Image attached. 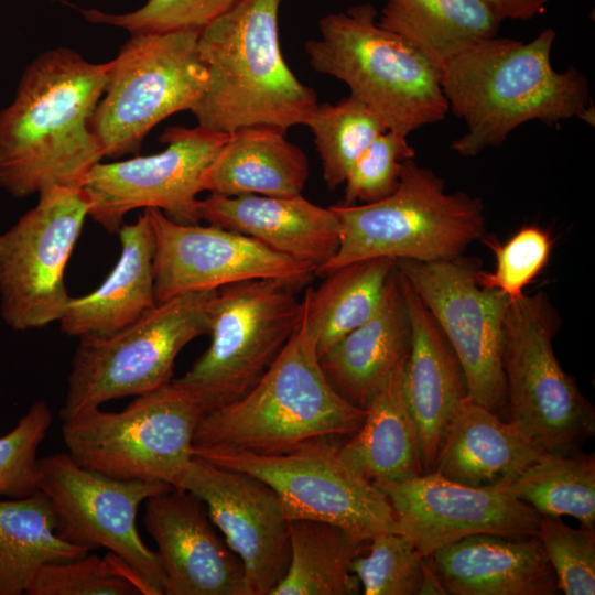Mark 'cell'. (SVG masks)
Wrapping results in <instances>:
<instances>
[{
    "label": "cell",
    "mask_w": 595,
    "mask_h": 595,
    "mask_svg": "<svg viewBox=\"0 0 595 595\" xmlns=\"http://www.w3.org/2000/svg\"><path fill=\"white\" fill-rule=\"evenodd\" d=\"M111 68L73 50L42 53L0 111V186L14 197L51 187H82L104 158L90 119Z\"/></svg>",
    "instance_id": "1"
},
{
    "label": "cell",
    "mask_w": 595,
    "mask_h": 595,
    "mask_svg": "<svg viewBox=\"0 0 595 595\" xmlns=\"http://www.w3.org/2000/svg\"><path fill=\"white\" fill-rule=\"evenodd\" d=\"M556 37L548 28L530 42L489 37L476 42L441 69L448 110L467 131L452 143L462 156L501 144L528 121L554 125L576 117L594 125L587 78L575 67L551 63Z\"/></svg>",
    "instance_id": "2"
},
{
    "label": "cell",
    "mask_w": 595,
    "mask_h": 595,
    "mask_svg": "<svg viewBox=\"0 0 595 595\" xmlns=\"http://www.w3.org/2000/svg\"><path fill=\"white\" fill-rule=\"evenodd\" d=\"M283 0H240L198 33L197 48L207 73L192 110L198 126L223 133L266 126L305 125L317 106L283 58L279 12Z\"/></svg>",
    "instance_id": "3"
},
{
    "label": "cell",
    "mask_w": 595,
    "mask_h": 595,
    "mask_svg": "<svg viewBox=\"0 0 595 595\" xmlns=\"http://www.w3.org/2000/svg\"><path fill=\"white\" fill-rule=\"evenodd\" d=\"M365 414L325 376L303 303L301 321L272 365L242 397L203 414L193 446L281 453L313 439L351 435Z\"/></svg>",
    "instance_id": "4"
},
{
    "label": "cell",
    "mask_w": 595,
    "mask_h": 595,
    "mask_svg": "<svg viewBox=\"0 0 595 595\" xmlns=\"http://www.w3.org/2000/svg\"><path fill=\"white\" fill-rule=\"evenodd\" d=\"M305 44L310 65L345 83L388 130L408 137L443 120L448 105L441 71L399 35L378 23L372 3H358L318 22Z\"/></svg>",
    "instance_id": "5"
},
{
    "label": "cell",
    "mask_w": 595,
    "mask_h": 595,
    "mask_svg": "<svg viewBox=\"0 0 595 595\" xmlns=\"http://www.w3.org/2000/svg\"><path fill=\"white\" fill-rule=\"evenodd\" d=\"M331 208L339 225V246L316 269L321 277L371 258L455 259L486 231L482 201L465 192L447 193L443 180L413 159L403 162L399 185L389 196Z\"/></svg>",
    "instance_id": "6"
},
{
    "label": "cell",
    "mask_w": 595,
    "mask_h": 595,
    "mask_svg": "<svg viewBox=\"0 0 595 595\" xmlns=\"http://www.w3.org/2000/svg\"><path fill=\"white\" fill-rule=\"evenodd\" d=\"M561 321L543 292L511 301L502 326L505 419L547 455L582 450L595 432V411L552 346Z\"/></svg>",
    "instance_id": "7"
},
{
    "label": "cell",
    "mask_w": 595,
    "mask_h": 595,
    "mask_svg": "<svg viewBox=\"0 0 595 595\" xmlns=\"http://www.w3.org/2000/svg\"><path fill=\"white\" fill-rule=\"evenodd\" d=\"M217 290L176 295L121 331L104 337H80L60 411L62 421L102 403L140 396L172 380L180 351L209 334Z\"/></svg>",
    "instance_id": "8"
},
{
    "label": "cell",
    "mask_w": 595,
    "mask_h": 595,
    "mask_svg": "<svg viewBox=\"0 0 595 595\" xmlns=\"http://www.w3.org/2000/svg\"><path fill=\"white\" fill-rule=\"evenodd\" d=\"M204 410L174 380L137 396L122 411L94 408L63 421L68 454L82 467L118 479L175 487L193 458Z\"/></svg>",
    "instance_id": "9"
},
{
    "label": "cell",
    "mask_w": 595,
    "mask_h": 595,
    "mask_svg": "<svg viewBox=\"0 0 595 595\" xmlns=\"http://www.w3.org/2000/svg\"><path fill=\"white\" fill-rule=\"evenodd\" d=\"M304 283L252 279L217 290L212 305V342L192 368L174 381L190 391L204 413L247 393L288 343L303 314Z\"/></svg>",
    "instance_id": "10"
},
{
    "label": "cell",
    "mask_w": 595,
    "mask_h": 595,
    "mask_svg": "<svg viewBox=\"0 0 595 595\" xmlns=\"http://www.w3.org/2000/svg\"><path fill=\"white\" fill-rule=\"evenodd\" d=\"M198 33H137L121 46L111 61L104 98L90 119L104 156L138 153L159 122L194 109L207 80Z\"/></svg>",
    "instance_id": "11"
},
{
    "label": "cell",
    "mask_w": 595,
    "mask_h": 595,
    "mask_svg": "<svg viewBox=\"0 0 595 595\" xmlns=\"http://www.w3.org/2000/svg\"><path fill=\"white\" fill-rule=\"evenodd\" d=\"M331 439H313L274 454L199 446H193L192 454L264 482L278 495L289 521L334 523L364 541L378 533H401L387 497L344 461Z\"/></svg>",
    "instance_id": "12"
},
{
    "label": "cell",
    "mask_w": 595,
    "mask_h": 595,
    "mask_svg": "<svg viewBox=\"0 0 595 595\" xmlns=\"http://www.w3.org/2000/svg\"><path fill=\"white\" fill-rule=\"evenodd\" d=\"M36 205L0 234V314L18 332L64 315L71 296L64 272L88 217L82 187L39 193Z\"/></svg>",
    "instance_id": "13"
},
{
    "label": "cell",
    "mask_w": 595,
    "mask_h": 595,
    "mask_svg": "<svg viewBox=\"0 0 595 595\" xmlns=\"http://www.w3.org/2000/svg\"><path fill=\"white\" fill-rule=\"evenodd\" d=\"M453 348L467 396L497 415H506L502 326L511 300L476 281L477 269L462 257L432 262L397 260Z\"/></svg>",
    "instance_id": "14"
},
{
    "label": "cell",
    "mask_w": 595,
    "mask_h": 595,
    "mask_svg": "<svg viewBox=\"0 0 595 595\" xmlns=\"http://www.w3.org/2000/svg\"><path fill=\"white\" fill-rule=\"evenodd\" d=\"M172 486L118 479L78 465L68 453L37 459V490L46 495L57 518L58 536L89 550L107 549L163 594L164 573L158 553L137 529V513L148 498Z\"/></svg>",
    "instance_id": "15"
},
{
    "label": "cell",
    "mask_w": 595,
    "mask_h": 595,
    "mask_svg": "<svg viewBox=\"0 0 595 595\" xmlns=\"http://www.w3.org/2000/svg\"><path fill=\"white\" fill-rule=\"evenodd\" d=\"M229 133L170 127L161 134L164 151L113 163H97L82 190L88 216L109 232H118L123 217L138 208H155L182 224H198L199 199L208 170Z\"/></svg>",
    "instance_id": "16"
},
{
    "label": "cell",
    "mask_w": 595,
    "mask_h": 595,
    "mask_svg": "<svg viewBox=\"0 0 595 595\" xmlns=\"http://www.w3.org/2000/svg\"><path fill=\"white\" fill-rule=\"evenodd\" d=\"M154 232L156 303L176 295L218 290L252 279H286L306 284L316 268L260 241L214 225L182 224L148 209Z\"/></svg>",
    "instance_id": "17"
},
{
    "label": "cell",
    "mask_w": 595,
    "mask_h": 595,
    "mask_svg": "<svg viewBox=\"0 0 595 595\" xmlns=\"http://www.w3.org/2000/svg\"><path fill=\"white\" fill-rule=\"evenodd\" d=\"M374 484L421 556L473 534L534 537L539 532L541 515L500 486L470 487L435 472Z\"/></svg>",
    "instance_id": "18"
},
{
    "label": "cell",
    "mask_w": 595,
    "mask_h": 595,
    "mask_svg": "<svg viewBox=\"0 0 595 595\" xmlns=\"http://www.w3.org/2000/svg\"><path fill=\"white\" fill-rule=\"evenodd\" d=\"M174 488L205 504L245 566L250 595H271L290 563V521L275 491L246 472L195 456Z\"/></svg>",
    "instance_id": "19"
},
{
    "label": "cell",
    "mask_w": 595,
    "mask_h": 595,
    "mask_svg": "<svg viewBox=\"0 0 595 595\" xmlns=\"http://www.w3.org/2000/svg\"><path fill=\"white\" fill-rule=\"evenodd\" d=\"M144 526L158 545L165 595H250L240 558L221 539L205 504L171 487L145 500Z\"/></svg>",
    "instance_id": "20"
},
{
    "label": "cell",
    "mask_w": 595,
    "mask_h": 595,
    "mask_svg": "<svg viewBox=\"0 0 595 595\" xmlns=\"http://www.w3.org/2000/svg\"><path fill=\"white\" fill-rule=\"evenodd\" d=\"M198 212L209 225L249 236L316 269L329 261L339 246V225L332 208L318 206L302 194H210L199 199Z\"/></svg>",
    "instance_id": "21"
},
{
    "label": "cell",
    "mask_w": 595,
    "mask_h": 595,
    "mask_svg": "<svg viewBox=\"0 0 595 595\" xmlns=\"http://www.w3.org/2000/svg\"><path fill=\"white\" fill-rule=\"evenodd\" d=\"M400 275L411 324L404 390L426 474L434 469L445 430L467 397V389L453 348L415 291Z\"/></svg>",
    "instance_id": "22"
},
{
    "label": "cell",
    "mask_w": 595,
    "mask_h": 595,
    "mask_svg": "<svg viewBox=\"0 0 595 595\" xmlns=\"http://www.w3.org/2000/svg\"><path fill=\"white\" fill-rule=\"evenodd\" d=\"M429 556L447 594H559L555 573L538 536L473 534Z\"/></svg>",
    "instance_id": "23"
},
{
    "label": "cell",
    "mask_w": 595,
    "mask_h": 595,
    "mask_svg": "<svg viewBox=\"0 0 595 595\" xmlns=\"http://www.w3.org/2000/svg\"><path fill=\"white\" fill-rule=\"evenodd\" d=\"M410 347V317L401 275L394 267L374 314L321 355L320 361L335 390L364 409L407 360Z\"/></svg>",
    "instance_id": "24"
},
{
    "label": "cell",
    "mask_w": 595,
    "mask_h": 595,
    "mask_svg": "<svg viewBox=\"0 0 595 595\" xmlns=\"http://www.w3.org/2000/svg\"><path fill=\"white\" fill-rule=\"evenodd\" d=\"M121 253L104 283L91 293L71 298L60 320L69 336L104 337L121 331L155 306L154 232L148 209L118 230Z\"/></svg>",
    "instance_id": "25"
},
{
    "label": "cell",
    "mask_w": 595,
    "mask_h": 595,
    "mask_svg": "<svg viewBox=\"0 0 595 595\" xmlns=\"http://www.w3.org/2000/svg\"><path fill=\"white\" fill-rule=\"evenodd\" d=\"M547 454L468 396L450 421L432 472L470 487L510 482Z\"/></svg>",
    "instance_id": "26"
},
{
    "label": "cell",
    "mask_w": 595,
    "mask_h": 595,
    "mask_svg": "<svg viewBox=\"0 0 595 595\" xmlns=\"http://www.w3.org/2000/svg\"><path fill=\"white\" fill-rule=\"evenodd\" d=\"M285 134L266 126L229 133L208 170L205 191L223 196L300 195L310 175V163Z\"/></svg>",
    "instance_id": "27"
},
{
    "label": "cell",
    "mask_w": 595,
    "mask_h": 595,
    "mask_svg": "<svg viewBox=\"0 0 595 595\" xmlns=\"http://www.w3.org/2000/svg\"><path fill=\"white\" fill-rule=\"evenodd\" d=\"M405 361L374 393L364 408L361 425L339 446L344 461L371 483L424 474L418 430L405 397Z\"/></svg>",
    "instance_id": "28"
},
{
    "label": "cell",
    "mask_w": 595,
    "mask_h": 595,
    "mask_svg": "<svg viewBox=\"0 0 595 595\" xmlns=\"http://www.w3.org/2000/svg\"><path fill=\"white\" fill-rule=\"evenodd\" d=\"M501 22L484 0H386L378 19L440 71L476 42L497 36Z\"/></svg>",
    "instance_id": "29"
},
{
    "label": "cell",
    "mask_w": 595,
    "mask_h": 595,
    "mask_svg": "<svg viewBox=\"0 0 595 595\" xmlns=\"http://www.w3.org/2000/svg\"><path fill=\"white\" fill-rule=\"evenodd\" d=\"M89 551L58 536L55 511L41 490L0 499V595L25 594L42 566Z\"/></svg>",
    "instance_id": "30"
},
{
    "label": "cell",
    "mask_w": 595,
    "mask_h": 595,
    "mask_svg": "<svg viewBox=\"0 0 595 595\" xmlns=\"http://www.w3.org/2000/svg\"><path fill=\"white\" fill-rule=\"evenodd\" d=\"M368 541L340 526L290 521V563L271 595H356L360 582L350 565Z\"/></svg>",
    "instance_id": "31"
},
{
    "label": "cell",
    "mask_w": 595,
    "mask_h": 595,
    "mask_svg": "<svg viewBox=\"0 0 595 595\" xmlns=\"http://www.w3.org/2000/svg\"><path fill=\"white\" fill-rule=\"evenodd\" d=\"M396 262L388 257L355 261L325 274L317 289L305 290L302 300L318 356L374 314Z\"/></svg>",
    "instance_id": "32"
},
{
    "label": "cell",
    "mask_w": 595,
    "mask_h": 595,
    "mask_svg": "<svg viewBox=\"0 0 595 595\" xmlns=\"http://www.w3.org/2000/svg\"><path fill=\"white\" fill-rule=\"evenodd\" d=\"M500 487L541 516H571L595 529L594 454L547 455Z\"/></svg>",
    "instance_id": "33"
},
{
    "label": "cell",
    "mask_w": 595,
    "mask_h": 595,
    "mask_svg": "<svg viewBox=\"0 0 595 595\" xmlns=\"http://www.w3.org/2000/svg\"><path fill=\"white\" fill-rule=\"evenodd\" d=\"M304 126L313 134L331 191L344 184L359 155L388 130L382 119L353 95L336 104H317Z\"/></svg>",
    "instance_id": "34"
},
{
    "label": "cell",
    "mask_w": 595,
    "mask_h": 595,
    "mask_svg": "<svg viewBox=\"0 0 595 595\" xmlns=\"http://www.w3.org/2000/svg\"><path fill=\"white\" fill-rule=\"evenodd\" d=\"M28 595H154L145 581L119 556L86 554L42 566Z\"/></svg>",
    "instance_id": "35"
},
{
    "label": "cell",
    "mask_w": 595,
    "mask_h": 595,
    "mask_svg": "<svg viewBox=\"0 0 595 595\" xmlns=\"http://www.w3.org/2000/svg\"><path fill=\"white\" fill-rule=\"evenodd\" d=\"M368 552L350 565L365 595H419L423 558L402 533L383 532L368 540Z\"/></svg>",
    "instance_id": "36"
},
{
    "label": "cell",
    "mask_w": 595,
    "mask_h": 595,
    "mask_svg": "<svg viewBox=\"0 0 595 595\" xmlns=\"http://www.w3.org/2000/svg\"><path fill=\"white\" fill-rule=\"evenodd\" d=\"M240 0H147L140 8L125 13L97 9L83 11L86 20L137 33H164L182 30L201 31L227 13Z\"/></svg>",
    "instance_id": "37"
},
{
    "label": "cell",
    "mask_w": 595,
    "mask_h": 595,
    "mask_svg": "<svg viewBox=\"0 0 595 595\" xmlns=\"http://www.w3.org/2000/svg\"><path fill=\"white\" fill-rule=\"evenodd\" d=\"M538 538L565 595L595 594V529H574L560 517L541 516Z\"/></svg>",
    "instance_id": "38"
},
{
    "label": "cell",
    "mask_w": 595,
    "mask_h": 595,
    "mask_svg": "<svg viewBox=\"0 0 595 595\" xmlns=\"http://www.w3.org/2000/svg\"><path fill=\"white\" fill-rule=\"evenodd\" d=\"M52 419L47 403L36 401L0 436V497H24L37 490L36 454Z\"/></svg>",
    "instance_id": "39"
},
{
    "label": "cell",
    "mask_w": 595,
    "mask_h": 595,
    "mask_svg": "<svg viewBox=\"0 0 595 595\" xmlns=\"http://www.w3.org/2000/svg\"><path fill=\"white\" fill-rule=\"evenodd\" d=\"M415 156L407 137L391 130L379 134L359 155L344 182L343 205L368 204L392 194L403 162Z\"/></svg>",
    "instance_id": "40"
},
{
    "label": "cell",
    "mask_w": 595,
    "mask_h": 595,
    "mask_svg": "<svg viewBox=\"0 0 595 595\" xmlns=\"http://www.w3.org/2000/svg\"><path fill=\"white\" fill-rule=\"evenodd\" d=\"M487 245L495 252L496 268L494 272L477 270L476 281L486 289L504 292L515 301L524 294L523 289L547 266L552 241L542 228L527 226L504 244L490 239Z\"/></svg>",
    "instance_id": "41"
},
{
    "label": "cell",
    "mask_w": 595,
    "mask_h": 595,
    "mask_svg": "<svg viewBox=\"0 0 595 595\" xmlns=\"http://www.w3.org/2000/svg\"><path fill=\"white\" fill-rule=\"evenodd\" d=\"M501 20L527 21L542 13L550 0H484Z\"/></svg>",
    "instance_id": "42"
},
{
    "label": "cell",
    "mask_w": 595,
    "mask_h": 595,
    "mask_svg": "<svg viewBox=\"0 0 595 595\" xmlns=\"http://www.w3.org/2000/svg\"><path fill=\"white\" fill-rule=\"evenodd\" d=\"M423 558V580L421 583L419 595H445L447 594L445 587L443 586L430 556Z\"/></svg>",
    "instance_id": "43"
}]
</instances>
